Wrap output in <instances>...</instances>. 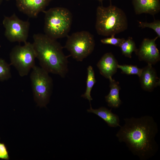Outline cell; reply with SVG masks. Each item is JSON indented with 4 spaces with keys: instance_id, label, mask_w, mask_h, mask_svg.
<instances>
[{
    "instance_id": "18",
    "label": "cell",
    "mask_w": 160,
    "mask_h": 160,
    "mask_svg": "<svg viewBox=\"0 0 160 160\" xmlns=\"http://www.w3.org/2000/svg\"><path fill=\"white\" fill-rule=\"evenodd\" d=\"M10 65L0 58V81L7 80L11 77Z\"/></svg>"
},
{
    "instance_id": "4",
    "label": "cell",
    "mask_w": 160,
    "mask_h": 160,
    "mask_svg": "<svg viewBox=\"0 0 160 160\" xmlns=\"http://www.w3.org/2000/svg\"><path fill=\"white\" fill-rule=\"evenodd\" d=\"M45 14V34L55 39L65 37L69 32L72 21V15L69 9L55 7L43 12Z\"/></svg>"
},
{
    "instance_id": "16",
    "label": "cell",
    "mask_w": 160,
    "mask_h": 160,
    "mask_svg": "<svg viewBox=\"0 0 160 160\" xmlns=\"http://www.w3.org/2000/svg\"><path fill=\"white\" fill-rule=\"evenodd\" d=\"M96 82L93 68L89 65L87 68V77L86 81V88L85 92L81 97L87 99L90 103L93 99L91 96V92L93 87Z\"/></svg>"
},
{
    "instance_id": "15",
    "label": "cell",
    "mask_w": 160,
    "mask_h": 160,
    "mask_svg": "<svg viewBox=\"0 0 160 160\" xmlns=\"http://www.w3.org/2000/svg\"><path fill=\"white\" fill-rule=\"evenodd\" d=\"M110 91L105 98L108 106L117 108L121 104V101L119 96V91L121 88L118 81L111 78L109 79Z\"/></svg>"
},
{
    "instance_id": "6",
    "label": "cell",
    "mask_w": 160,
    "mask_h": 160,
    "mask_svg": "<svg viewBox=\"0 0 160 160\" xmlns=\"http://www.w3.org/2000/svg\"><path fill=\"white\" fill-rule=\"evenodd\" d=\"M95 46L93 36L86 31L77 32L68 36L64 47L77 61H82L91 54Z\"/></svg>"
},
{
    "instance_id": "17",
    "label": "cell",
    "mask_w": 160,
    "mask_h": 160,
    "mask_svg": "<svg viewBox=\"0 0 160 160\" xmlns=\"http://www.w3.org/2000/svg\"><path fill=\"white\" fill-rule=\"evenodd\" d=\"M123 55L125 57L131 58L133 52H135L137 48L135 41L132 37H129L122 43L119 46Z\"/></svg>"
},
{
    "instance_id": "1",
    "label": "cell",
    "mask_w": 160,
    "mask_h": 160,
    "mask_svg": "<svg viewBox=\"0 0 160 160\" xmlns=\"http://www.w3.org/2000/svg\"><path fill=\"white\" fill-rule=\"evenodd\" d=\"M125 124L117 132L120 142H124L129 150L141 160H146L155 155L159 145L155 138L158 125L153 118L145 116L139 118L124 119Z\"/></svg>"
},
{
    "instance_id": "14",
    "label": "cell",
    "mask_w": 160,
    "mask_h": 160,
    "mask_svg": "<svg viewBox=\"0 0 160 160\" xmlns=\"http://www.w3.org/2000/svg\"><path fill=\"white\" fill-rule=\"evenodd\" d=\"M110 110L105 107H102L97 109H94L90 104V108L87 110L88 112L94 113L103 120L110 127H120L119 124V116L113 113Z\"/></svg>"
},
{
    "instance_id": "11",
    "label": "cell",
    "mask_w": 160,
    "mask_h": 160,
    "mask_svg": "<svg viewBox=\"0 0 160 160\" xmlns=\"http://www.w3.org/2000/svg\"><path fill=\"white\" fill-rule=\"evenodd\" d=\"M151 64L142 68L141 73L139 77L142 88L144 90L151 92L157 86H160V80L157 76L155 69Z\"/></svg>"
},
{
    "instance_id": "7",
    "label": "cell",
    "mask_w": 160,
    "mask_h": 160,
    "mask_svg": "<svg viewBox=\"0 0 160 160\" xmlns=\"http://www.w3.org/2000/svg\"><path fill=\"white\" fill-rule=\"evenodd\" d=\"M10 65H13L19 75H27L35 65L36 58L33 43L26 42L23 46L16 45L12 49L10 54Z\"/></svg>"
},
{
    "instance_id": "20",
    "label": "cell",
    "mask_w": 160,
    "mask_h": 160,
    "mask_svg": "<svg viewBox=\"0 0 160 160\" xmlns=\"http://www.w3.org/2000/svg\"><path fill=\"white\" fill-rule=\"evenodd\" d=\"M139 26L142 28H148L153 29L156 33L158 37H160V20H155L151 23H147L137 21Z\"/></svg>"
},
{
    "instance_id": "9",
    "label": "cell",
    "mask_w": 160,
    "mask_h": 160,
    "mask_svg": "<svg viewBox=\"0 0 160 160\" xmlns=\"http://www.w3.org/2000/svg\"><path fill=\"white\" fill-rule=\"evenodd\" d=\"M158 36L153 39L144 38L138 49L135 52L140 61L154 64L159 61L160 54L156 41Z\"/></svg>"
},
{
    "instance_id": "21",
    "label": "cell",
    "mask_w": 160,
    "mask_h": 160,
    "mask_svg": "<svg viewBox=\"0 0 160 160\" xmlns=\"http://www.w3.org/2000/svg\"><path fill=\"white\" fill-rule=\"evenodd\" d=\"M124 38H118L115 37V35L111 36L110 37H107L101 39L100 42L104 44H110L119 47L121 44L125 40Z\"/></svg>"
},
{
    "instance_id": "10",
    "label": "cell",
    "mask_w": 160,
    "mask_h": 160,
    "mask_svg": "<svg viewBox=\"0 0 160 160\" xmlns=\"http://www.w3.org/2000/svg\"><path fill=\"white\" fill-rule=\"evenodd\" d=\"M18 9L31 17H37L43 12L51 0H16Z\"/></svg>"
},
{
    "instance_id": "12",
    "label": "cell",
    "mask_w": 160,
    "mask_h": 160,
    "mask_svg": "<svg viewBox=\"0 0 160 160\" xmlns=\"http://www.w3.org/2000/svg\"><path fill=\"white\" fill-rule=\"evenodd\" d=\"M118 62L111 52L104 54L97 64L101 74L109 79L117 72Z\"/></svg>"
},
{
    "instance_id": "5",
    "label": "cell",
    "mask_w": 160,
    "mask_h": 160,
    "mask_svg": "<svg viewBox=\"0 0 160 160\" xmlns=\"http://www.w3.org/2000/svg\"><path fill=\"white\" fill-rule=\"evenodd\" d=\"M49 73L41 67L35 65L30 74L34 99L40 107H46L52 93L53 81Z\"/></svg>"
},
{
    "instance_id": "24",
    "label": "cell",
    "mask_w": 160,
    "mask_h": 160,
    "mask_svg": "<svg viewBox=\"0 0 160 160\" xmlns=\"http://www.w3.org/2000/svg\"><path fill=\"white\" fill-rule=\"evenodd\" d=\"M3 0H0V5L1 4Z\"/></svg>"
},
{
    "instance_id": "23",
    "label": "cell",
    "mask_w": 160,
    "mask_h": 160,
    "mask_svg": "<svg viewBox=\"0 0 160 160\" xmlns=\"http://www.w3.org/2000/svg\"><path fill=\"white\" fill-rule=\"evenodd\" d=\"M97 0L98 1H100V2H101L105 0ZM110 0V1H111V0Z\"/></svg>"
},
{
    "instance_id": "13",
    "label": "cell",
    "mask_w": 160,
    "mask_h": 160,
    "mask_svg": "<svg viewBox=\"0 0 160 160\" xmlns=\"http://www.w3.org/2000/svg\"><path fill=\"white\" fill-rule=\"evenodd\" d=\"M135 13L150 14L153 16L160 11V0H132Z\"/></svg>"
},
{
    "instance_id": "19",
    "label": "cell",
    "mask_w": 160,
    "mask_h": 160,
    "mask_svg": "<svg viewBox=\"0 0 160 160\" xmlns=\"http://www.w3.org/2000/svg\"><path fill=\"white\" fill-rule=\"evenodd\" d=\"M117 68L121 70L122 73L127 75H136L139 77L142 71V68H138L136 65H121L118 64Z\"/></svg>"
},
{
    "instance_id": "25",
    "label": "cell",
    "mask_w": 160,
    "mask_h": 160,
    "mask_svg": "<svg viewBox=\"0 0 160 160\" xmlns=\"http://www.w3.org/2000/svg\"><path fill=\"white\" fill-rule=\"evenodd\" d=\"M7 0V1H9V0Z\"/></svg>"
},
{
    "instance_id": "2",
    "label": "cell",
    "mask_w": 160,
    "mask_h": 160,
    "mask_svg": "<svg viewBox=\"0 0 160 160\" xmlns=\"http://www.w3.org/2000/svg\"><path fill=\"white\" fill-rule=\"evenodd\" d=\"M33 38L36 58L41 67L49 73L64 77L68 71V61L60 44L45 34H35Z\"/></svg>"
},
{
    "instance_id": "3",
    "label": "cell",
    "mask_w": 160,
    "mask_h": 160,
    "mask_svg": "<svg viewBox=\"0 0 160 160\" xmlns=\"http://www.w3.org/2000/svg\"><path fill=\"white\" fill-rule=\"evenodd\" d=\"M96 16L95 29L99 35H115L127 28L128 20L125 12L111 4L107 7L98 6Z\"/></svg>"
},
{
    "instance_id": "22",
    "label": "cell",
    "mask_w": 160,
    "mask_h": 160,
    "mask_svg": "<svg viewBox=\"0 0 160 160\" xmlns=\"http://www.w3.org/2000/svg\"><path fill=\"white\" fill-rule=\"evenodd\" d=\"M8 152L5 144L0 142V159L9 160Z\"/></svg>"
},
{
    "instance_id": "8",
    "label": "cell",
    "mask_w": 160,
    "mask_h": 160,
    "mask_svg": "<svg viewBox=\"0 0 160 160\" xmlns=\"http://www.w3.org/2000/svg\"><path fill=\"white\" fill-rule=\"evenodd\" d=\"M5 29L4 35L11 42H27L30 23L28 21L20 19L14 13L10 17L4 16L2 22Z\"/></svg>"
}]
</instances>
